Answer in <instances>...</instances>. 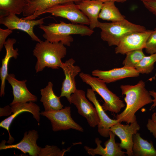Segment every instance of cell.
Returning <instances> with one entry per match:
<instances>
[{"instance_id":"obj_1","label":"cell","mask_w":156,"mask_h":156,"mask_svg":"<svg viewBox=\"0 0 156 156\" xmlns=\"http://www.w3.org/2000/svg\"><path fill=\"white\" fill-rule=\"evenodd\" d=\"M120 88L122 95H125L124 99L126 106L122 112L117 115L116 119L120 122H125L129 124L136 121V112L144 106L152 103L153 99L142 80L134 85H122Z\"/></svg>"},{"instance_id":"obj_2","label":"cell","mask_w":156,"mask_h":156,"mask_svg":"<svg viewBox=\"0 0 156 156\" xmlns=\"http://www.w3.org/2000/svg\"><path fill=\"white\" fill-rule=\"evenodd\" d=\"M61 42H51L45 40L38 42L33 50V55L37 59L35 66L36 73L46 67L53 69L61 67L62 59L67 53L66 48Z\"/></svg>"},{"instance_id":"obj_3","label":"cell","mask_w":156,"mask_h":156,"mask_svg":"<svg viewBox=\"0 0 156 156\" xmlns=\"http://www.w3.org/2000/svg\"><path fill=\"white\" fill-rule=\"evenodd\" d=\"M39 27L44 31L42 36L46 40L51 42H61L68 46H70L73 41L72 35L90 36L94 32L85 25L67 23L62 21L59 23H52L47 25H40Z\"/></svg>"},{"instance_id":"obj_4","label":"cell","mask_w":156,"mask_h":156,"mask_svg":"<svg viewBox=\"0 0 156 156\" xmlns=\"http://www.w3.org/2000/svg\"><path fill=\"white\" fill-rule=\"evenodd\" d=\"M97 27L101 30V39L106 42L109 46H117L121 38L129 33L146 30L144 27L133 23L125 19L111 23L99 21Z\"/></svg>"},{"instance_id":"obj_5","label":"cell","mask_w":156,"mask_h":156,"mask_svg":"<svg viewBox=\"0 0 156 156\" xmlns=\"http://www.w3.org/2000/svg\"><path fill=\"white\" fill-rule=\"evenodd\" d=\"M79 76L83 82L90 86L103 99L104 102L102 107L105 111L118 113L125 106L123 101L109 90L102 80L83 72L79 73Z\"/></svg>"},{"instance_id":"obj_6","label":"cell","mask_w":156,"mask_h":156,"mask_svg":"<svg viewBox=\"0 0 156 156\" xmlns=\"http://www.w3.org/2000/svg\"><path fill=\"white\" fill-rule=\"evenodd\" d=\"M40 114L50 120L54 131L71 129L81 132L84 131L83 128L71 117L70 106H65L64 108L57 110L42 111Z\"/></svg>"},{"instance_id":"obj_7","label":"cell","mask_w":156,"mask_h":156,"mask_svg":"<svg viewBox=\"0 0 156 156\" xmlns=\"http://www.w3.org/2000/svg\"><path fill=\"white\" fill-rule=\"evenodd\" d=\"M75 3L70 2L53 6L42 12L40 15L49 13L55 17L66 18L72 23L89 25V20Z\"/></svg>"},{"instance_id":"obj_8","label":"cell","mask_w":156,"mask_h":156,"mask_svg":"<svg viewBox=\"0 0 156 156\" xmlns=\"http://www.w3.org/2000/svg\"><path fill=\"white\" fill-rule=\"evenodd\" d=\"M48 17H43L37 20H27L19 18L16 14L10 13L7 16L0 17V24L12 30L18 29L24 31L29 35L32 40L40 42L41 40L35 34L34 28L36 25L43 24L44 20Z\"/></svg>"},{"instance_id":"obj_9","label":"cell","mask_w":156,"mask_h":156,"mask_svg":"<svg viewBox=\"0 0 156 156\" xmlns=\"http://www.w3.org/2000/svg\"><path fill=\"white\" fill-rule=\"evenodd\" d=\"M71 103L77 107L78 113L87 120L89 126L94 128L99 122V119L95 107L87 99L85 92L77 89L71 95Z\"/></svg>"},{"instance_id":"obj_10","label":"cell","mask_w":156,"mask_h":156,"mask_svg":"<svg viewBox=\"0 0 156 156\" xmlns=\"http://www.w3.org/2000/svg\"><path fill=\"white\" fill-rule=\"evenodd\" d=\"M152 31L146 30L127 34L121 38L115 48V53L124 55L131 51L145 49L146 41Z\"/></svg>"},{"instance_id":"obj_11","label":"cell","mask_w":156,"mask_h":156,"mask_svg":"<svg viewBox=\"0 0 156 156\" xmlns=\"http://www.w3.org/2000/svg\"><path fill=\"white\" fill-rule=\"evenodd\" d=\"M140 128L137 120L130 123L129 125H124L118 122L112 126L110 129L116 135L120 138L121 142L119 144L120 147L125 149L126 154L128 156H133V135L136 133Z\"/></svg>"},{"instance_id":"obj_12","label":"cell","mask_w":156,"mask_h":156,"mask_svg":"<svg viewBox=\"0 0 156 156\" xmlns=\"http://www.w3.org/2000/svg\"><path fill=\"white\" fill-rule=\"evenodd\" d=\"M75 62L73 59L70 58L63 62L61 67L65 77L62 83L60 97H66L70 104L71 95L77 89L75 78L81 71L79 66L74 65Z\"/></svg>"},{"instance_id":"obj_13","label":"cell","mask_w":156,"mask_h":156,"mask_svg":"<svg viewBox=\"0 0 156 156\" xmlns=\"http://www.w3.org/2000/svg\"><path fill=\"white\" fill-rule=\"evenodd\" d=\"M10 106L11 111L13 114L2 120L0 123V127L7 131L9 133V139L7 143L11 144L14 140L11 135L9 129L10 126L15 118L21 113L28 112L31 113L34 118L39 122L40 114L39 107L34 102L18 103Z\"/></svg>"},{"instance_id":"obj_14","label":"cell","mask_w":156,"mask_h":156,"mask_svg":"<svg viewBox=\"0 0 156 156\" xmlns=\"http://www.w3.org/2000/svg\"><path fill=\"white\" fill-rule=\"evenodd\" d=\"M38 138V132L35 130H29L28 132L26 131L23 139L16 144L5 145L6 141L2 140L0 144V150L17 149L24 153H28L30 156H38L41 148L36 143Z\"/></svg>"},{"instance_id":"obj_15","label":"cell","mask_w":156,"mask_h":156,"mask_svg":"<svg viewBox=\"0 0 156 156\" xmlns=\"http://www.w3.org/2000/svg\"><path fill=\"white\" fill-rule=\"evenodd\" d=\"M109 138L104 143L105 148L101 145L102 141L98 138L95 139V142L97 145L95 148H92L85 146L84 148L89 155L94 156L99 155L102 156H124L126 152L122 151L119 145L120 143H116L115 134L110 131Z\"/></svg>"},{"instance_id":"obj_16","label":"cell","mask_w":156,"mask_h":156,"mask_svg":"<svg viewBox=\"0 0 156 156\" xmlns=\"http://www.w3.org/2000/svg\"><path fill=\"white\" fill-rule=\"evenodd\" d=\"M82 0H29L25 6L23 15V19L34 20L46 9L53 6L66 3L73 2L77 3Z\"/></svg>"},{"instance_id":"obj_17","label":"cell","mask_w":156,"mask_h":156,"mask_svg":"<svg viewBox=\"0 0 156 156\" xmlns=\"http://www.w3.org/2000/svg\"><path fill=\"white\" fill-rule=\"evenodd\" d=\"M86 96L94 105L99 119V122L97 125L98 133L103 137H109L110 128L114 125L120 122L117 119H111L108 116L97 100L95 94L92 89H87Z\"/></svg>"},{"instance_id":"obj_18","label":"cell","mask_w":156,"mask_h":156,"mask_svg":"<svg viewBox=\"0 0 156 156\" xmlns=\"http://www.w3.org/2000/svg\"><path fill=\"white\" fill-rule=\"evenodd\" d=\"M6 80L11 85L12 89L13 99L10 105L18 103L37 101V97L31 94L27 89L26 83V80H18L12 73L9 74Z\"/></svg>"},{"instance_id":"obj_19","label":"cell","mask_w":156,"mask_h":156,"mask_svg":"<svg viewBox=\"0 0 156 156\" xmlns=\"http://www.w3.org/2000/svg\"><path fill=\"white\" fill-rule=\"evenodd\" d=\"M92 74L107 83L127 77H138L140 75L135 68L124 66L106 71L96 69L92 72Z\"/></svg>"},{"instance_id":"obj_20","label":"cell","mask_w":156,"mask_h":156,"mask_svg":"<svg viewBox=\"0 0 156 156\" xmlns=\"http://www.w3.org/2000/svg\"><path fill=\"white\" fill-rule=\"evenodd\" d=\"M14 38H9L6 41L4 44L5 49V55L4 58L1 60V66L0 68V77L1 80L0 96H4L5 94V81L8 75V65L10 59L14 57L15 59L17 58L19 55L18 49H14V44L16 42Z\"/></svg>"},{"instance_id":"obj_21","label":"cell","mask_w":156,"mask_h":156,"mask_svg":"<svg viewBox=\"0 0 156 156\" xmlns=\"http://www.w3.org/2000/svg\"><path fill=\"white\" fill-rule=\"evenodd\" d=\"M103 3L96 0H82L76 3L80 10L90 21L89 28L93 29L97 27L99 15Z\"/></svg>"},{"instance_id":"obj_22","label":"cell","mask_w":156,"mask_h":156,"mask_svg":"<svg viewBox=\"0 0 156 156\" xmlns=\"http://www.w3.org/2000/svg\"><path fill=\"white\" fill-rule=\"evenodd\" d=\"M53 88V83L49 81L45 87L40 90V101L42 103L45 111L57 110L63 107L60 101V97L55 94Z\"/></svg>"},{"instance_id":"obj_23","label":"cell","mask_w":156,"mask_h":156,"mask_svg":"<svg viewBox=\"0 0 156 156\" xmlns=\"http://www.w3.org/2000/svg\"><path fill=\"white\" fill-rule=\"evenodd\" d=\"M133 156H156V150L153 142L142 138L137 132L133 136Z\"/></svg>"},{"instance_id":"obj_24","label":"cell","mask_w":156,"mask_h":156,"mask_svg":"<svg viewBox=\"0 0 156 156\" xmlns=\"http://www.w3.org/2000/svg\"><path fill=\"white\" fill-rule=\"evenodd\" d=\"M115 2L108 1L103 3L99 15V18L112 22L119 21L125 19L115 4Z\"/></svg>"},{"instance_id":"obj_25","label":"cell","mask_w":156,"mask_h":156,"mask_svg":"<svg viewBox=\"0 0 156 156\" xmlns=\"http://www.w3.org/2000/svg\"><path fill=\"white\" fill-rule=\"evenodd\" d=\"M27 3L25 0H0V9L9 14L23 13Z\"/></svg>"},{"instance_id":"obj_26","label":"cell","mask_w":156,"mask_h":156,"mask_svg":"<svg viewBox=\"0 0 156 156\" xmlns=\"http://www.w3.org/2000/svg\"><path fill=\"white\" fill-rule=\"evenodd\" d=\"M155 62L156 53L149 56H145L137 64L135 68L140 74H148L153 69Z\"/></svg>"},{"instance_id":"obj_27","label":"cell","mask_w":156,"mask_h":156,"mask_svg":"<svg viewBox=\"0 0 156 156\" xmlns=\"http://www.w3.org/2000/svg\"><path fill=\"white\" fill-rule=\"evenodd\" d=\"M142 49L133 50L127 53L123 60L124 66L135 68L140 61L145 56Z\"/></svg>"},{"instance_id":"obj_28","label":"cell","mask_w":156,"mask_h":156,"mask_svg":"<svg viewBox=\"0 0 156 156\" xmlns=\"http://www.w3.org/2000/svg\"><path fill=\"white\" fill-rule=\"evenodd\" d=\"M71 147L67 149L61 150L57 146L46 145L45 147L41 148L38 156H63L66 152L69 151Z\"/></svg>"},{"instance_id":"obj_29","label":"cell","mask_w":156,"mask_h":156,"mask_svg":"<svg viewBox=\"0 0 156 156\" xmlns=\"http://www.w3.org/2000/svg\"><path fill=\"white\" fill-rule=\"evenodd\" d=\"M146 52L150 55L156 53V29L153 30L146 42Z\"/></svg>"},{"instance_id":"obj_30","label":"cell","mask_w":156,"mask_h":156,"mask_svg":"<svg viewBox=\"0 0 156 156\" xmlns=\"http://www.w3.org/2000/svg\"><path fill=\"white\" fill-rule=\"evenodd\" d=\"M146 127L154 137L156 138V112H154L152 115L151 118L148 119Z\"/></svg>"},{"instance_id":"obj_31","label":"cell","mask_w":156,"mask_h":156,"mask_svg":"<svg viewBox=\"0 0 156 156\" xmlns=\"http://www.w3.org/2000/svg\"><path fill=\"white\" fill-rule=\"evenodd\" d=\"M12 30L9 29H3L0 28V51H1L5 43L7 37L12 33Z\"/></svg>"},{"instance_id":"obj_32","label":"cell","mask_w":156,"mask_h":156,"mask_svg":"<svg viewBox=\"0 0 156 156\" xmlns=\"http://www.w3.org/2000/svg\"><path fill=\"white\" fill-rule=\"evenodd\" d=\"M145 7L156 16V1L143 2Z\"/></svg>"},{"instance_id":"obj_33","label":"cell","mask_w":156,"mask_h":156,"mask_svg":"<svg viewBox=\"0 0 156 156\" xmlns=\"http://www.w3.org/2000/svg\"><path fill=\"white\" fill-rule=\"evenodd\" d=\"M0 116H8L11 114L12 112L10 106L7 105L3 108H0Z\"/></svg>"},{"instance_id":"obj_34","label":"cell","mask_w":156,"mask_h":156,"mask_svg":"<svg viewBox=\"0 0 156 156\" xmlns=\"http://www.w3.org/2000/svg\"><path fill=\"white\" fill-rule=\"evenodd\" d=\"M149 92L151 95L154 98L153 101V104L151 105L149 109L150 110H151L156 106V92L153 90L150 91Z\"/></svg>"},{"instance_id":"obj_35","label":"cell","mask_w":156,"mask_h":156,"mask_svg":"<svg viewBox=\"0 0 156 156\" xmlns=\"http://www.w3.org/2000/svg\"><path fill=\"white\" fill-rule=\"evenodd\" d=\"M97 1H101L104 3L105 2L108 1H113L115 2H123L127 0H96Z\"/></svg>"},{"instance_id":"obj_36","label":"cell","mask_w":156,"mask_h":156,"mask_svg":"<svg viewBox=\"0 0 156 156\" xmlns=\"http://www.w3.org/2000/svg\"><path fill=\"white\" fill-rule=\"evenodd\" d=\"M143 2H151L156 1V0H140Z\"/></svg>"},{"instance_id":"obj_37","label":"cell","mask_w":156,"mask_h":156,"mask_svg":"<svg viewBox=\"0 0 156 156\" xmlns=\"http://www.w3.org/2000/svg\"><path fill=\"white\" fill-rule=\"evenodd\" d=\"M25 0V1L27 3H28L29 1V0Z\"/></svg>"}]
</instances>
